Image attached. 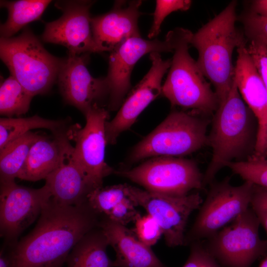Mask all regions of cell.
<instances>
[{
	"mask_svg": "<svg viewBox=\"0 0 267 267\" xmlns=\"http://www.w3.org/2000/svg\"><path fill=\"white\" fill-rule=\"evenodd\" d=\"M97 224L87 202L65 205L51 197L34 228L14 247L9 267H61L75 246Z\"/></svg>",
	"mask_w": 267,
	"mask_h": 267,
	"instance_id": "6da1fadb",
	"label": "cell"
},
{
	"mask_svg": "<svg viewBox=\"0 0 267 267\" xmlns=\"http://www.w3.org/2000/svg\"><path fill=\"white\" fill-rule=\"evenodd\" d=\"M207 145L212 157L204 174V186L214 181L218 172L231 162L252 157L257 142L259 124L233 82L229 93L213 115Z\"/></svg>",
	"mask_w": 267,
	"mask_h": 267,
	"instance_id": "7a4b0ae2",
	"label": "cell"
},
{
	"mask_svg": "<svg viewBox=\"0 0 267 267\" xmlns=\"http://www.w3.org/2000/svg\"><path fill=\"white\" fill-rule=\"evenodd\" d=\"M237 2L231 1L220 13L193 33L190 45L198 51L197 65L213 85L219 106L226 98L234 76V50L246 45L244 34L235 22Z\"/></svg>",
	"mask_w": 267,
	"mask_h": 267,
	"instance_id": "3957f363",
	"label": "cell"
},
{
	"mask_svg": "<svg viewBox=\"0 0 267 267\" xmlns=\"http://www.w3.org/2000/svg\"><path fill=\"white\" fill-rule=\"evenodd\" d=\"M176 31L174 55L161 93L172 106L191 109L206 117L213 116L219 106V100L189 52L193 33L182 28H176Z\"/></svg>",
	"mask_w": 267,
	"mask_h": 267,
	"instance_id": "277c9868",
	"label": "cell"
},
{
	"mask_svg": "<svg viewBox=\"0 0 267 267\" xmlns=\"http://www.w3.org/2000/svg\"><path fill=\"white\" fill-rule=\"evenodd\" d=\"M0 57L10 75L33 96L50 90L64 61L48 52L26 27L17 37L0 38Z\"/></svg>",
	"mask_w": 267,
	"mask_h": 267,
	"instance_id": "5b68a950",
	"label": "cell"
},
{
	"mask_svg": "<svg viewBox=\"0 0 267 267\" xmlns=\"http://www.w3.org/2000/svg\"><path fill=\"white\" fill-rule=\"evenodd\" d=\"M210 121L192 111L173 110L134 147L127 162L133 164L150 157L180 156L196 152L207 145Z\"/></svg>",
	"mask_w": 267,
	"mask_h": 267,
	"instance_id": "8992f818",
	"label": "cell"
},
{
	"mask_svg": "<svg viewBox=\"0 0 267 267\" xmlns=\"http://www.w3.org/2000/svg\"><path fill=\"white\" fill-rule=\"evenodd\" d=\"M209 185L194 222L185 235L184 245L209 238L250 207L252 183L245 181L233 186L227 177Z\"/></svg>",
	"mask_w": 267,
	"mask_h": 267,
	"instance_id": "52a82bcc",
	"label": "cell"
},
{
	"mask_svg": "<svg viewBox=\"0 0 267 267\" xmlns=\"http://www.w3.org/2000/svg\"><path fill=\"white\" fill-rule=\"evenodd\" d=\"M260 225L249 207L204 243L221 267H250L267 255V240L259 236Z\"/></svg>",
	"mask_w": 267,
	"mask_h": 267,
	"instance_id": "ba28073f",
	"label": "cell"
},
{
	"mask_svg": "<svg viewBox=\"0 0 267 267\" xmlns=\"http://www.w3.org/2000/svg\"><path fill=\"white\" fill-rule=\"evenodd\" d=\"M114 173L152 192L175 196L187 195L194 189H202L204 174L197 163L172 156L154 157L132 169Z\"/></svg>",
	"mask_w": 267,
	"mask_h": 267,
	"instance_id": "9c48e42d",
	"label": "cell"
},
{
	"mask_svg": "<svg viewBox=\"0 0 267 267\" xmlns=\"http://www.w3.org/2000/svg\"><path fill=\"white\" fill-rule=\"evenodd\" d=\"M84 116L85 126L78 124L70 126L67 134L70 140L75 143L74 157L94 190L102 187L104 178L115 171L105 160V129L109 115L107 110L95 104Z\"/></svg>",
	"mask_w": 267,
	"mask_h": 267,
	"instance_id": "30bf717a",
	"label": "cell"
},
{
	"mask_svg": "<svg viewBox=\"0 0 267 267\" xmlns=\"http://www.w3.org/2000/svg\"><path fill=\"white\" fill-rule=\"evenodd\" d=\"M127 191L136 206L143 208L158 222L167 246L184 245V232L189 217L200 208L203 201L199 193L170 195L129 185Z\"/></svg>",
	"mask_w": 267,
	"mask_h": 267,
	"instance_id": "8fae6325",
	"label": "cell"
},
{
	"mask_svg": "<svg viewBox=\"0 0 267 267\" xmlns=\"http://www.w3.org/2000/svg\"><path fill=\"white\" fill-rule=\"evenodd\" d=\"M176 37V29L167 34L164 41L134 37L110 51L106 77L109 89V110L115 111L121 107L131 87L132 70L139 59L152 52H173Z\"/></svg>",
	"mask_w": 267,
	"mask_h": 267,
	"instance_id": "7c38bea8",
	"label": "cell"
},
{
	"mask_svg": "<svg viewBox=\"0 0 267 267\" xmlns=\"http://www.w3.org/2000/svg\"><path fill=\"white\" fill-rule=\"evenodd\" d=\"M93 2L92 0L56 1L55 6L63 14L58 19L46 23L42 40L63 45L69 53L73 54L104 51L92 35L89 9Z\"/></svg>",
	"mask_w": 267,
	"mask_h": 267,
	"instance_id": "4fadbf2b",
	"label": "cell"
},
{
	"mask_svg": "<svg viewBox=\"0 0 267 267\" xmlns=\"http://www.w3.org/2000/svg\"><path fill=\"white\" fill-rule=\"evenodd\" d=\"M51 194L44 184L40 188L18 185L15 181L0 183V234L14 240L41 213Z\"/></svg>",
	"mask_w": 267,
	"mask_h": 267,
	"instance_id": "5bb4252c",
	"label": "cell"
},
{
	"mask_svg": "<svg viewBox=\"0 0 267 267\" xmlns=\"http://www.w3.org/2000/svg\"><path fill=\"white\" fill-rule=\"evenodd\" d=\"M149 57L152 63L149 70L129 92L114 118L106 123L107 144H115L120 134L129 129L140 114L162 93V80L171 66V59L163 60L159 52L150 53Z\"/></svg>",
	"mask_w": 267,
	"mask_h": 267,
	"instance_id": "9a60e30c",
	"label": "cell"
},
{
	"mask_svg": "<svg viewBox=\"0 0 267 267\" xmlns=\"http://www.w3.org/2000/svg\"><path fill=\"white\" fill-rule=\"evenodd\" d=\"M86 56L69 53L64 59L57 81L61 95L67 104L85 115L95 104L109 97L105 78H95L86 66ZM101 106V105H100Z\"/></svg>",
	"mask_w": 267,
	"mask_h": 267,
	"instance_id": "2e32d148",
	"label": "cell"
},
{
	"mask_svg": "<svg viewBox=\"0 0 267 267\" xmlns=\"http://www.w3.org/2000/svg\"><path fill=\"white\" fill-rule=\"evenodd\" d=\"M234 80L238 91L259 124L254 155L267 157V95L261 76L246 45L237 49Z\"/></svg>",
	"mask_w": 267,
	"mask_h": 267,
	"instance_id": "e0dca14e",
	"label": "cell"
},
{
	"mask_svg": "<svg viewBox=\"0 0 267 267\" xmlns=\"http://www.w3.org/2000/svg\"><path fill=\"white\" fill-rule=\"evenodd\" d=\"M141 0L116 1L108 12L91 18L93 38L103 51H111L128 39L140 36Z\"/></svg>",
	"mask_w": 267,
	"mask_h": 267,
	"instance_id": "ac0fdd59",
	"label": "cell"
},
{
	"mask_svg": "<svg viewBox=\"0 0 267 267\" xmlns=\"http://www.w3.org/2000/svg\"><path fill=\"white\" fill-rule=\"evenodd\" d=\"M69 140L66 144L60 162L45 179L51 198L65 205H77L87 202L93 189L75 160Z\"/></svg>",
	"mask_w": 267,
	"mask_h": 267,
	"instance_id": "d6986e66",
	"label": "cell"
},
{
	"mask_svg": "<svg viewBox=\"0 0 267 267\" xmlns=\"http://www.w3.org/2000/svg\"><path fill=\"white\" fill-rule=\"evenodd\" d=\"M98 226L116 253L113 267H166L133 230L106 219Z\"/></svg>",
	"mask_w": 267,
	"mask_h": 267,
	"instance_id": "ffe728a7",
	"label": "cell"
},
{
	"mask_svg": "<svg viewBox=\"0 0 267 267\" xmlns=\"http://www.w3.org/2000/svg\"><path fill=\"white\" fill-rule=\"evenodd\" d=\"M67 132L52 137L41 135L32 146L19 178L31 181L45 179L54 171L70 140Z\"/></svg>",
	"mask_w": 267,
	"mask_h": 267,
	"instance_id": "44dd1931",
	"label": "cell"
},
{
	"mask_svg": "<svg viewBox=\"0 0 267 267\" xmlns=\"http://www.w3.org/2000/svg\"><path fill=\"white\" fill-rule=\"evenodd\" d=\"M94 229L73 248L66 261L67 267H113V261L106 252L107 239L100 228Z\"/></svg>",
	"mask_w": 267,
	"mask_h": 267,
	"instance_id": "7402d4cb",
	"label": "cell"
},
{
	"mask_svg": "<svg viewBox=\"0 0 267 267\" xmlns=\"http://www.w3.org/2000/svg\"><path fill=\"white\" fill-rule=\"evenodd\" d=\"M49 0H1L0 6L8 11L6 21L0 24L1 37H12L29 23L40 20L51 2Z\"/></svg>",
	"mask_w": 267,
	"mask_h": 267,
	"instance_id": "603a6c76",
	"label": "cell"
},
{
	"mask_svg": "<svg viewBox=\"0 0 267 267\" xmlns=\"http://www.w3.org/2000/svg\"><path fill=\"white\" fill-rule=\"evenodd\" d=\"M41 135L29 132L0 150V183L13 182L16 178H19L32 146Z\"/></svg>",
	"mask_w": 267,
	"mask_h": 267,
	"instance_id": "cb8c5ba5",
	"label": "cell"
},
{
	"mask_svg": "<svg viewBox=\"0 0 267 267\" xmlns=\"http://www.w3.org/2000/svg\"><path fill=\"white\" fill-rule=\"evenodd\" d=\"M63 120L44 118L38 115L26 118L6 117L0 119V150L15 139L36 129H45L53 134L66 132L69 125Z\"/></svg>",
	"mask_w": 267,
	"mask_h": 267,
	"instance_id": "d4e9b609",
	"label": "cell"
},
{
	"mask_svg": "<svg viewBox=\"0 0 267 267\" xmlns=\"http://www.w3.org/2000/svg\"><path fill=\"white\" fill-rule=\"evenodd\" d=\"M33 96L12 75L1 81L0 114L7 117L20 116L29 110Z\"/></svg>",
	"mask_w": 267,
	"mask_h": 267,
	"instance_id": "484cf974",
	"label": "cell"
},
{
	"mask_svg": "<svg viewBox=\"0 0 267 267\" xmlns=\"http://www.w3.org/2000/svg\"><path fill=\"white\" fill-rule=\"evenodd\" d=\"M127 186V184H120L96 188L88 195L87 202L96 214L106 217L116 206L129 197Z\"/></svg>",
	"mask_w": 267,
	"mask_h": 267,
	"instance_id": "4316f807",
	"label": "cell"
},
{
	"mask_svg": "<svg viewBox=\"0 0 267 267\" xmlns=\"http://www.w3.org/2000/svg\"><path fill=\"white\" fill-rule=\"evenodd\" d=\"M226 167L245 181L267 188V158L253 155L244 161L230 162Z\"/></svg>",
	"mask_w": 267,
	"mask_h": 267,
	"instance_id": "83f0119b",
	"label": "cell"
},
{
	"mask_svg": "<svg viewBox=\"0 0 267 267\" xmlns=\"http://www.w3.org/2000/svg\"><path fill=\"white\" fill-rule=\"evenodd\" d=\"M192 3L189 0H157L153 14V20L147 37L152 39L159 35L165 18L173 12L188 10Z\"/></svg>",
	"mask_w": 267,
	"mask_h": 267,
	"instance_id": "f1b7e54d",
	"label": "cell"
},
{
	"mask_svg": "<svg viewBox=\"0 0 267 267\" xmlns=\"http://www.w3.org/2000/svg\"><path fill=\"white\" fill-rule=\"evenodd\" d=\"M134 222V231L139 240L147 246L155 245L163 235L160 225L149 214L144 216L140 215Z\"/></svg>",
	"mask_w": 267,
	"mask_h": 267,
	"instance_id": "f546056e",
	"label": "cell"
},
{
	"mask_svg": "<svg viewBox=\"0 0 267 267\" xmlns=\"http://www.w3.org/2000/svg\"><path fill=\"white\" fill-rule=\"evenodd\" d=\"M245 31V36L250 41L255 40L267 44V18L250 10L240 17Z\"/></svg>",
	"mask_w": 267,
	"mask_h": 267,
	"instance_id": "4dcf8cb0",
	"label": "cell"
},
{
	"mask_svg": "<svg viewBox=\"0 0 267 267\" xmlns=\"http://www.w3.org/2000/svg\"><path fill=\"white\" fill-rule=\"evenodd\" d=\"M189 257L182 267H221L207 249L203 240L190 244Z\"/></svg>",
	"mask_w": 267,
	"mask_h": 267,
	"instance_id": "1f68e13d",
	"label": "cell"
},
{
	"mask_svg": "<svg viewBox=\"0 0 267 267\" xmlns=\"http://www.w3.org/2000/svg\"><path fill=\"white\" fill-rule=\"evenodd\" d=\"M136 206L129 196L116 206L107 215L106 219L126 226L132 222H134L140 215L136 210Z\"/></svg>",
	"mask_w": 267,
	"mask_h": 267,
	"instance_id": "d6a6232c",
	"label": "cell"
},
{
	"mask_svg": "<svg viewBox=\"0 0 267 267\" xmlns=\"http://www.w3.org/2000/svg\"><path fill=\"white\" fill-rule=\"evenodd\" d=\"M250 42L247 49L263 80L267 95V44L258 41Z\"/></svg>",
	"mask_w": 267,
	"mask_h": 267,
	"instance_id": "836d02e7",
	"label": "cell"
},
{
	"mask_svg": "<svg viewBox=\"0 0 267 267\" xmlns=\"http://www.w3.org/2000/svg\"><path fill=\"white\" fill-rule=\"evenodd\" d=\"M250 207L267 233V188L254 184Z\"/></svg>",
	"mask_w": 267,
	"mask_h": 267,
	"instance_id": "e575fe53",
	"label": "cell"
},
{
	"mask_svg": "<svg viewBox=\"0 0 267 267\" xmlns=\"http://www.w3.org/2000/svg\"><path fill=\"white\" fill-rule=\"evenodd\" d=\"M251 11L267 18V0H256L252 2Z\"/></svg>",
	"mask_w": 267,
	"mask_h": 267,
	"instance_id": "d590c367",
	"label": "cell"
},
{
	"mask_svg": "<svg viewBox=\"0 0 267 267\" xmlns=\"http://www.w3.org/2000/svg\"><path fill=\"white\" fill-rule=\"evenodd\" d=\"M0 267H9L7 257H4L1 253L0 256Z\"/></svg>",
	"mask_w": 267,
	"mask_h": 267,
	"instance_id": "8d00e7d4",
	"label": "cell"
},
{
	"mask_svg": "<svg viewBox=\"0 0 267 267\" xmlns=\"http://www.w3.org/2000/svg\"><path fill=\"white\" fill-rule=\"evenodd\" d=\"M259 267H267V255L263 259Z\"/></svg>",
	"mask_w": 267,
	"mask_h": 267,
	"instance_id": "74e56055",
	"label": "cell"
}]
</instances>
